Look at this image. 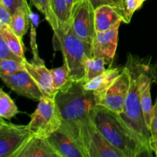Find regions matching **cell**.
<instances>
[{
    "label": "cell",
    "mask_w": 157,
    "mask_h": 157,
    "mask_svg": "<svg viewBox=\"0 0 157 157\" xmlns=\"http://www.w3.org/2000/svg\"><path fill=\"white\" fill-rule=\"evenodd\" d=\"M124 67L109 68L104 71V73L86 83H83L84 87L94 94L97 104L99 105L102 101L107 89L110 87L115 80L122 72Z\"/></svg>",
    "instance_id": "obj_15"
},
{
    "label": "cell",
    "mask_w": 157,
    "mask_h": 157,
    "mask_svg": "<svg viewBox=\"0 0 157 157\" xmlns=\"http://www.w3.org/2000/svg\"><path fill=\"white\" fill-rule=\"evenodd\" d=\"M1 58H10V59H15L18 60V61H24L11 52L10 49L8 47L7 44H6V41L3 38L2 35L0 33V59Z\"/></svg>",
    "instance_id": "obj_28"
},
{
    "label": "cell",
    "mask_w": 157,
    "mask_h": 157,
    "mask_svg": "<svg viewBox=\"0 0 157 157\" xmlns=\"http://www.w3.org/2000/svg\"><path fill=\"white\" fill-rule=\"evenodd\" d=\"M110 4L112 6H113L114 7H116L120 12H121V14L124 16V23L126 24H129V21L127 18V15H126L125 10H124V0H110Z\"/></svg>",
    "instance_id": "obj_31"
},
{
    "label": "cell",
    "mask_w": 157,
    "mask_h": 157,
    "mask_svg": "<svg viewBox=\"0 0 157 157\" xmlns=\"http://www.w3.org/2000/svg\"><path fill=\"white\" fill-rule=\"evenodd\" d=\"M10 14H13L18 8H30L28 5L27 0H2Z\"/></svg>",
    "instance_id": "obj_27"
},
{
    "label": "cell",
    "mask_w": 157,
    "mask_h": 157,
    "mask_svg": "<svg viewBox=\"0 0 157 157\" xmlns=\"http://www.w3.org/2000/svg\"><path fill=\"white\" fill-rule=\"evenodd\" d=\"M18 112V107L13 100L2 89L0 88V117L10 120L16 116Z\"/></svg>",
    "instance_id": "obj_22"
},
{
    "label": "cell",
    "mask_w": 157,
    "mask_h": 157,
    "mask_svg": "<svg viewBox=\"0 0 157 157\" xmlns=\"http://www.w3.org/2000/svg\"><path fill=\"white\" fill-rule=\"evenodd\" d=\"M25 70L23 61L10 58L0 59V74L10 75Z\"/></svg>",
    "instance_id": "obj_25"
},
{
    "label": "cell",
    "mask_w": 157,
    "mask_h": 157,
    "mask_svg": "<svg viewBox=\"0 0 157 157\" xmlns=\"http://www.w3.org/2000/svg\"><path fill=\"white\" fill-rule=\"evenodd\" d=\"M55 100L62 116V124L67 125L89 118L98 105L94 94L86 90L82 81H73L58 90Z\"/></svg>",
    "instance_id": "obj_3"
},
{
    "label": "cell",
    "mask_w": 157,
    "mask_h": 157,
    "mask_svg": "<svg viewBox=\"0 0 157 157\" xmlns=\"http://www.w3.org/2000/svg\"><path fill=\"white\" fill-rule=\"evenodd\" d=\"M50 3L58 25H65L71 22V14L67 7L66 0H50Z\"/></svg>",
    "instance_id": "obj_23"
},
{
    "label": "cell",
    "mask_w": 157,
    "mask_h": 157,
    "mask_svg": "<svg viewBox=\"0 0 157 157\" xmlns=\"http://www.w3.org/2000/svg\"><path fill=\"white\" fill-rule=\"evenodd\" d=\"M0 79L8 87L20 96L39 101L44 94L30 74L26 70L10 75L0 74Z\"/></svg>",
    "instance_id": "obj_10"
},
{
    "label": "cell",
    "mask_w": 157,
    "mask_h": 157,
    "mask_svg": "<svg viewBox=\"0 0 157 157\" xmlns=\"http://www.w3.org/2000/svg\"><path fill=\"white\" fill-rule=\"evenodd\" d=\"M130 87V75L127 67H124L121 75L107 89L102 101L99 105L121 114Z\"/></svg>",
    "instance_id": "obj_9"
},
{
    "label": "cell",
    "mask_w": 157,
    "mask_h": 157,
    "mask_svg": "<svg viewBox=\"0 0 157 157\" xmlns=\"http://www.w3.org/2000/svg\"><path fill=\"white\" fill-rule=\"evenodd\" d=\"M30 10V8L20 7L11 15V21L9 25L15 35L21 40L29 29Z\"/></svg>",
    "instance_id": "obj_18"
},
{
    "label": "cell",
    "mask_w": 157,
    "mask_h": 157,
    "mask_svg": "<svg viewBox=\"0 0 157 157\" xmlns=\"http://www.w3.org/2000/svg\"><path fill=\"white\" fill-rule=\"evenodd\" d=\"M153 71H154L151 68L150 64L144 63L142 70L140 74L138 83L141 107L146 124L150 130L153 110V105L151 99V83L153 78Z\"/></svg>",
    "instance_id": "obj_12"
},
{
    "label": "cell",
    "mask_w": 157,
    "mask_h": 157,
    "mask_svg": "<svg viewBox=\"0 0 157 157\" xmlns=\"http://www.w3.org/2000/svg\"><path fill=\"white\" fill-rule=\"evenodd\" d=\"M143 64L129 54L126 67L128 68L130 75V87L124 104V110L120 117L123 121L140 135L150 146L151 133L144 120L140 100L139 96V76L142 70Z\"/></svg>",
    "instance_id": "obj_4"
},
{
    "label": "cell",
    "mask_w": 157,
    "mask_h": 157,
    "mask_svg": "<svg viewBox=\"0 0 157 157\" xmlns=\"http://www.w3.org/2000/svg\"><path fill=\"white\" fill-rule=\"evenodd\" d=\"M107 61L101 58L91 57L86 61L85 69H84V77L82 82L86 83L98 75L104 73L106 70L105 65Z\"/></svg>",
    "instance_id": "obj_20"
},
{
    "label": "cell",
    "mask_w": 157,
    "mask_h": 157,
    "mask_svg": "<svg viewBox=\"0 0 157 157\" xmlns=\"http://www.w3.org/2000/svg\"><path fill=\"white\" fill-rule=\"evenodd\" d=\"M151 138H157V98L156 103L153 105V117H152L151 126H150Z\"/></svg>",
    "instance_id": "obj_30"
},
{
    "label": "cell",
    "mask_w": 157,
    "mask_h": 157,
    "mask_svg": "<svg viewBox=\"0 0 157 157\" xmlns=\"http://www.w3.org/2000/svg\"><path fill=\"white\" fill-rule=\"evenodd\" d=\"M27 125L7 123L0 127V157L13 155L32 136Z\"/></svg>",
    "instance_id": "obj_8"
},
{
    "label": "cell",
    "mask_w": 157,
    "mask_h": 157,
    "mask_svg": "<svg viewBox=\"0 0 157 157\" xmlns=\"http://www.w3.org/2000/svg\"><path fill=\"white\" fill-rule=\"evenodd\" d=\"M53 42L55 50L62 52L64 64L68 68L71 80L82 81L86 61L92 57L91 44L77 36L71 22L58 25V29L54 31Z\"/></svg>",
    "instance_id": "obj_2"
},
{
    "label": "cell",
    "mask_w": 157,
    "mask_h": 157,
    "mask_svg": "<svg viewBox=\"0 0 157 157\" xmlns=\"http://www.w3.org/2000/svg\"><path fill=\"white\" fill-rule=\"evenodd\" d=\"M31 2L43 14L53 31L57 30L58 29V22L51 7L50 0H31Z\"/></svg>",
    "instance_id": "obj_24"
},
{
    "label": "cell",
    "mask_w": 157,
    "mask_h": 157,
    "mask_svg": "<svg viewBox=\"0 0 157 157\" xmlns=\"http://www.w3.org/2000/svg\"><path fill=\"white\" fill-rule=\"evenodd\" d=\"M23 63L25 70L35 80L44 96L55 98L56 92L54 90L51 70L46 67L44 63H31L26 59Z\"/></svg>",
    "instance_id": "obj_16"
},
{
    "label": "cell",
    "mask_w": 157,
    "mask_h": 157,
    "mask_svg": "<svg viewBox=\"0 0 157 157\" xmlns=\"http://www.w3.org/2000/svg\"><path fill=\"white\" fill-rule=\"evenodd\" d=\"M47 140L59 157H85L76 140L63 127L54 132Z\"/></svg>",
    "instance_id": "obj_13"
},
{
    "label": "cell",
    "mask_w": 157,
    "mask_h": 157,
    "mask_svg": "<svg viewBox=\"0 0 157 157\" xmlns=\"http://www.w3.org/2000/svg\"><path fill=\"white\" fill-rule=\"evenodd\" d=\"M153 78H155V81H156L157 82V70L153 71Z\"/></svg>",
    "instance_id": "obj_35"
},
{
    "label": "cell",
    "mask_w": 157,
    "mask_h": 157,
    "mask_svg": "<svg viewBox=\"0 0 157 157\" xmlns=\"http://www.w3.org/2000/svg\"><path fill=\"white\" fill-rule=\"evenodd\" d=\"M150 148H151L153 153H155V156H157V138H151Z\"/></svg>",
    "instance_id": "obj_34"
},
{
    "label": "cell",
    "mask_w": 157,
    "mask_h": 157,
    "mask_svg": "<svg viewBox=\"0 0 157 157\" xmlns=\"http://www.w3.org/2000/svg\"><path fill=\"white\" fill-rule=\"evenodd\" d=\"M81 1V0H66L67 7H68L71 14L72 13V11H73L74 8H75V6H76Z\"/></svg>",
    "instance_id": "obj_32"
},
{
    "label": "cell",
    "mask_w": 157,
    "mask_h": 157,
    "mask_svg": "<svg viewBox=\"0 0 157 157\" xmlns=\"http://www.w3.org/2000/svg\"><path fill=\"white\" fill-rule=\"evenodd\" d=\"M62 116L55 98L42 97L31 114L28 127L33 136L48 138L61 127Z\"/></svg>",
    "instance_id": "obj_6"
},
{
    "label": "cell",
    "mask_w": 157,
    "mask_h": 157,
    "mask_svg": "<svg viewBox=\"0 0 157 157\" xmlns=\"http://www.w3.org/2000/svg\"><path fill=\"white\" fill-rule=\"evenodd\" d=\"M91 2L92 5H93L94 8H97L98 6H101V5L104 4H110V0H90ZM111 5V4H110Z\"/></svg>",
    "instance_id": "obj_33"
},
{
    "label": "cell",
    "mask_w": 157,
    "mask_h": 157,
    "mask_svg": "<svg viewBox=\"0 0 157 157\" xmlns=\"http://www.w3.org/2000/svg\"><path fill=\"white\" fill-rule=\"evenodd\" d=\"M121 24L105 32H96L91 43L92 57L104 58L107 64L113 61L117 48Z\"/></svg>",
    "instance_id": "obj_11"
},
{
    "label": "cell",
    "mask_w": 157,
    "mask_h": 157,
    "mask_svg": "<svg viewBox=\"0 0 157 157\" xmlns=\"http://www.w3.org/2000/svg\"><path fill=\"white\" fill-rule=\"evenodd\" d=\"M90 119L105 139L125 157L153 156L150 146L117 113L97 105L90 113Z\"/></svg>",
    "instance_id": "obj_1"
},
{
    "label": "cell",
    "mask_w": 157,
    "mask_h": 157,
    "mask_svg": "<svg viewBox=\"0 0 157 157\" xmlns=\"http://www.w3.org/2000/svg\"><path fill=\"white\" fill-rule=\"evenodd\" d=\"M51 73L53 81V87L55 92L68 87L73 81L69 77V70L66 64H63L61 67L51 69Z\"/></svg>",
    "instance_id": "obj_21"
},
{
    "label": "cell",
    "mask_w": 157,
    "mask_h": 157,
    "mask_svg": "<svg viewBox=\"0 0 157 157\" xmlns=\"http://www.w3.org/2000/svg\"><path fill=\"white\" fill-rule=\"evenodd\" d=\"M11 14L8 11L2 1L0 0V25H10Z\"/></svg>",
    "instance_id": "obj_29"
},
{
    "label": "cell",
    "mask_w": 157,
    "mask_h": 157,
    "mask_svg": "<svg viewBox=\"0 0 157 157\" xmlns=\"http://www.w3.org/2000/svg\"><path fill=\"white\" fill-rule=\"evenodd\" d=\"M121 12L110 4H104L94 9V27L96 32H105L124 22Z\"/></svg>",
    "instance_id": "obj_17"
},
{
    "label": "cell",
    "mask_w": 157,
    "mask_h": 157,
    "mask_svg": "<svg viewBox=\"0 0 157 157\" xmlns=\"http://www.w3.org/2000/svg\"><path fill=\"white\" fill-rule=\"evenodd\" d=\"M146 1L147 0H124V10L129 22H130L134 12L140 9Z\"/></svg>",
    "instance_id": "obj_26"
},
{
    "label": "cell",
    "mask_w": 157,
    "mask_h": 157,
    "mask_svg": "<svg viewBox=\"0 0 157 157\" xmlns=\"http://www.w3.org/2000/svg\"><path fill=\"white\" fill-rule=\"evenodd\" d=\"M0 33L2 35L11 52L17 57L21 58L22 61H25V57L24 44L22 40L15 35L10 25H0Z\"/></svg>",
    "instance_id": "obj_19"
},
{
    "label": "cell",
    "mask_w": 157,
    "mask_h": 157,
    "mask_svg": "<svg viewBox=\"0 0 157 157\" xmlns=\"http://www.w3.org/2000/svg\"><path fill=\"white\" fill-rule=\"evenodd\" d=\"M61 127L76 140L85 157H125L101 134L90 117L71 125L62 124Z\"/></svg>",
    "instance_id": "obj_5"
},
{
    "label": "cell",
    "mask_w": 157,
    "mask_h": 157,
    "mask_svg": "<svg viewBox=\"0 0 157 157\" xmlns=\"http://www.w3.org/2000/svg\"><path fill=\"white\" fill-rule=\"evenodd\" d=\"M6 122L4 121V119H3V118L0 117V127H1L2 125H3L4 124H6Z\"/></svg>",
    "instance_id": "obj_36"
},
{
    "label": "cell",
    "mask_w": 157,
    "mask_h": 157,
    "mask_svg": "<svg viewBox=\"0 0 157 157\" xmlns=\"http://www.w3.org/2000/svg\"><path fill=\"white\" fill-rule=\"evenodd\" d=\"M71 25L77 36L91 44L96 31L94 27V8L90 0H81L74 8Z\"/></svg>",
    "instance_id": "obj_7"
},
{
    "label": "cell",
    "mask_w": 157,
    "mask_h": 157,
    "mask_svg": "<svg viewBox=\"0 0 157 157\" xmlns=\"http://www.w3.org/2000/svg\"><path fill=\"white\" fill-rule=\"evenodd\" d=\"M13 157H59L47 138L33 136L23 144Z\"/></svg>",
    "instance_id": "obj_14"
}]
</instances>
